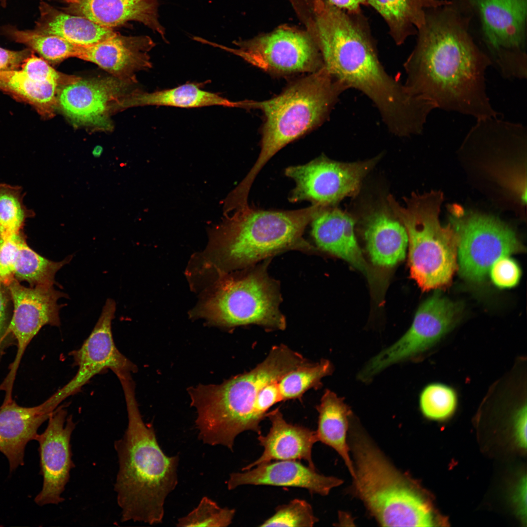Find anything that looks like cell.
I'll use <instances>...</instances> for the list:
<instances>
[{
  "mask_svg": "<svg viewBox=\"0 0 527 527\" xmlns=\"http://www.w3.org/2000/svg\"><path fill=\"white\" fill-rule=\"evenodd\" d=\"M460 305L436 294L416 312L412 324L394 344L372 358L364 367L373 377L387 367L421 354L434 346L457 324Z\"/></svg>",
  "mask_w": 527,
  "mask_h": 527,
  "instance_id": "5bb4252c",
  "label": "cell"
},
{
  "mask_svg": "<svg viewBox=\"0 0 527 527\" xmlns=\"http://www.w3.org/2000/svg\"><path fill=\"white\" fill-rule=\"evenodd\" d=\"M516 494L517 503L519 507V511L522 514L526 515V499H527V480L526 477L523 478L519 484Z\"/></svg>",
  "mask_w": 527,
  "mask_h": 527,
  "instance_id": "ee69618b",
  "label": "cell"
},
{
  "mask_svg": "<svg viewBox=\"0 0 527 527\" xmlns=\"http://www.w3.org/2000/svg\"><path fill=\"white\" fill-rule=\"evenodd\" d=\"M55 410L46 401L24 407L13 400L0 407V451L8 459L10 472L24 464L27 444L35 440L38 428Z\"/></svg>",
  "mask_w": 527,
  "mask_h": 527,
  "instance_id": "603a6c76",
  "label": "cell"
},
{
  "mask_svg": "<svg viewBox=\"0 0 527 527\" xmlns=\"http://www.w3.org/2000/svg\"><path fill=\"white\" fill-rule=\"evenodd\" d=\"M347 89L324 66L294 83L279 96L264 101H244L243 108L261 110L265 117L259 157L241 182L250 189L268 160L288 143L320 124Z\"/></svg>",
  "mask_w": 527,
  "mask_h": 527,
  "instance_id": "8992f818",
  "label": "cell"
},
{
  "mask_svg": "<svg viewBox=\"0 0 527 527\" xmlns=\"http://www.w3.org/2000/svg\"><path fill=\"white\" fill-rule=\"evenodd\" d=\"M489 271L493 283L501 288L515 286L521 276V270L517 264L507 256L496 261Z\"/></svg>",
  "mask_w": 527,
  "mask_h": 527,
  "instance_id": "f35d334b",
  "label": "cell"
},
{
  "mask_svg": "<svg viewBox=\"0 0 527 527\" xmlns=\"http://www.w3.org/2000/svg\"><path fill=\"white\" fill-rule=\"evenodd\" d=\"M159 0H72L64 10L113 29L130 21L142 23L166 41L159 20Z\"/></svg>",
  "mask_w": 527,
  "mask_h": 527,
  "instance_id": "7402d4cb",
  "label": "cell"
},
{
  "mask_svg": "<svg viewBox=\"0 0 527 527\" xmlns=\"http://www.w3.org/2000/svg\"><path fill=\"white\" fill-rule=\"evenodd\" d=\"M364 237L374 264L390 267L405 259L408 244L407 234L389 207L377 208L366 216Z\"/></svg>",
  "mask_w": 527,
  "mask_h": 527,
  "instance_id": "d4e9b609",
  "label": "cell"
},
{
  "mask_svg": "<svg viewBox=\"0 0 527 527\" xmlns=\"http://www.w3.org/2000/svg\"><path fill=\"white\" fill-rule=\"evenodd\" d=\"M64 0V1H66L67 2H68V3H70V2H71V1L72 0Z\"/></svg>",
  "mask_w": 527,
  "mask_h": 527,
  "instance_id": "bcb514c9",
  "label": "cell"
},
{
  "mask_svg": "<svg viewBox=\"0 0 527 527\" xmlns=\"http://www.w3.org/2000/svg\"><path fill=\"white\" fill-rule=\"evenodd\" d=\"M466 0L427 9L416 45L404 63V83L414 96L436 108L477 119L497 117L486 84L491 62L469 31Z\"/></svg>",
  "mask_w": 527,
  "mask_h": 527,
  "instance_id": "6da1fadb",
  "label": "cell"
},
{
  "mask_svg": "<svg viewBox=\"0 0 527 527\" xmlns=\"http://www.w3.org/2000/svg\"><path fill=\"white\" fill-rule=\"evenodd\" d=\"M318 521L308 502L295 499L287 504L278 506L275 513L260 526L313 527Z\"/></svg>",
  "mask_w": 527,
  "mask_h": 527,
  "instance_id": "8d00e7d4",
  "label": "cell"
},
{
  "mask_svg": "<svg viewBox=\"0 0 527 527\" xmlns=\"http://www.w3.org/2000/svg\"><path fill=\"white\" fill-rule=\"evenodd\" d=\"M235 512V509L222 507L204 496L195 508L178 519L176 526L226 527L232 523Z\"/></svg>",
  "mask_w": 527,
  "mask_h": 527,
  "instance_id": "d590c367",
  "label": "cell"
},
{
  "mask_svg": "<svg viewBox=\"0 0 527 527\" xmlns=\"http://www.w3.org/2000/svg\"><path fill=\"white\" fill-rule=\"evenodd\" d=\"M116 303L108 299L91 333L79 349L70 353L78 370L65 385L47 399L57 408L65 399L79 392L92 377L110 369L115 374L134 372L137 366L117 348L113 339L112 321Z\"/></svg>",
  "mask_w": 527,
  "mask_h": 527,
  "instance_id": "2e32d148",
  "label": "cell"
},
{
  "mask_svg": "<svg viewBox=\"0 0 527 527\" xmlns=\"http://www.w3.org/2000/svg\"><path fill=\"white\" fill-rule=\"evenodd\" d=\"M448 210L458 237V266L465 279L480 282L498 259L525 250L514 231L498 219L455 204Z\"/></svg>",
  "mask_w": 527,
  "mask_h": 527,
  "instance_id": "30bf717a",
  "label": "cell"
},
{
  "mask_svg": "<svg viewBox=\"0 0 527 527\" xmlns=\"http://www.w3.org/2000/svg\"><path fill=\"white\" fill-rule=\"evenodd\" d=\"M199 83H186L175 88L152 92L135 91L117 101L115 109L131 107L156 105L181 108H196L210 106L242 107V101H233L219 94L201 89Z\"/></svg>",
  "mask_w": 527,
  "mask_h": 527,
  "instance_id": "4316f807",
  "label": "cell"
},
{
  "mask_svg": "<svg viewBox=\"0 0 527 527\" xmlns=\"http://www.w3.org/2000/svg\"><path fill=\"white\" fill-rule=\"evenodd\" d=\"M72 258L69 256L60 262L49 260L31 248L23 237L20 242L15 263L14 279L26 282L32 287L53 285L56 273Z\"/></svg>",
  "mask_w": 527,
  "mask_h": 527,
  "instance_id": "4dcf8cb0",
  "label": "cell"
},
{
  "mask_svg": "<svg viewBox=\"0 0 527 527\" xmlns=\"http://www.w3.org/2000/svg\"><path fill=\"white\" fill-rule=\"evenodd\" d=\"M156 45L149 36L115 37L79 46L77 58L93 62L118 78L136 82L135 73L152 67L149 52Z\"/></svg>",
  "mask_w": 527,
  "mask_h": 527,
  "instance_id": "ffe728a7",
  "label": "cell"
},
{
  "mask_svg": "<svg viewBox=\"0 0 527 527\" xmlns=\"http://www.w3.org/2000/svg\"><path fill=\"white\" fill-rule=\"evenodd\" d=\"M458 405L456 390L443 383H433L422 390L419 398V405L426 418L441 421L450 417Z\"/></svg>",
  "mask_w": 527,
  "mask_h": 527,
  "instance_id": "e575fe53",
  "label": "cell"
},
{
  "mask_svg": "<svg viewBox=\"0 0 527 527\" xmlns=\"http://www.w3.org/2000/svg\"><path fill=\"white\" fill-rule=\"evenodd\" d=\"M9 296L7 286L0 281V330L6 321Z\"/></svg>",
  "mask_w": 527,
  "mask_h": 527,
  "instance_id": "7bdbcfd3",
  "label": "cell"
},
{
  "mask_svg": "<svg viewBox=\"0 0 527 527\" xmlns=\"http://www.w3.org/2000/svg\"><path fill=\"white\" fill-rule=\"evenodd\" d=\"M23 233L7 236L0 232V281L6 286L14 279V265Z\"/></svg>",
  "mask_w": 527,
  "mask_h": 527,
  "instance_id": "74e56055",
  "label": "cell"
},
{
  "mask_svg": "<svg viewBox=\"0 0 527 527\" xmlns=\"http://www.w3.org/2000/svg\"><path fill=\"white\" fill-rule=\"evenodd\" d=\"M32 51L29 48L13 51L0 47V72L17 70L31 55Z\"/></svg>",
  "mask_w": 527,
  "mask_h": 527,
  "instance_id": "ab89813d",
  "label": "cell"
},
{
  "mask_svg": "<svg viewBox=\"0 0 527 527\" xmlns=\"http://www.w3.org/2000/svg\"><path fill=\"white\" fill-rule=\"evenodd\" d=\"M527 404H521L513 416V426L515 437L519 445L524 448L527 446Z\"/></svg>",
  "mask_w": 527,
  "mask_h": 527,
  "instance_id": "60d3db41",
  "label": "cell"
},
{
  "mask_svg": "<svg viewBox=\"0 0 527 527\" xmlns=\"http://www.w3.org/2000/svg\"><path fill=\"white\" fill-rule=\"evenodd\" d=\"M314 10L317 13L323 8L324 2L323 0H314Z\"/></svg>",
  "mask_w": 527,
  "mask_h": 527,
  "instance_id": "f6af8a7d",
  "label": "cell"
},
{
  "mask_svg": "<svg viewBox=\"0 0 527 527\" xmlns=\"http://www.w3.org/2000/svg\"><path fill=\"white\" fill-rule=\"evenodd\" d=\"M121 384L128 419L123 436L114 444L119 463L114 489L121 521L159 524L164 517L166 498L178 483L180 457L166 455L153 427L143 421L133 381L124 379Z\"/></svg>",
  "mask_w": 527,
  "mask_h": 527,
  "instance_id": "3957f363",
  "label": "cell"
},
{
  "mask_svg": "<svg viewBox=\"0 0 527 527\" xmlns=\"http://www.w3.org/2000/svg\"><path fill=\"white\" fill-rule=\"evenodd\" d=\"M401 205L389 195L390 210L406 231L410 275L423 291L449 285L458 269V237L451 224L439 220L441 191L413 193Z\"/></svg>",
  "mask_w": 527,
  "mask_h": 527,
  "instance_id": "ba28073f",
  "label": "cell"
},
{
  "mask_svg": "<svg viewBox=\"0 0 527 527\" xmlns=\"http://www.w3.org/2000/svg\"><path fill=\"white\" fill-rule=\"evenodd\" d=\"M316 409L319 413L318 428L315 431L318 441L331 447L340 455L353 478L354 465L347 441L349 418L351 414L349 406L343 398L327 389Z\"/></svg>",
  "mask_w": 527,
  "mask_h": 527,
  "instance_id": "83f0119b",
  "label": "cell"
},
{
  "mask_svg": "<svg viewBox=\"0 0 527 527\" xmlns=\"http://www.w3.org/2000/svg\"><path fill=\"white\" fill-rule=\"evenodd\" d=\"M450 0H367L387 23L389 34L397 45L417 34L425 21L427 9L439 7Z\"/></svg>",
  "mask_w": 527,
  "mask_h": 527,
  "instance_id": "f1b7e54d",
  "label": "cell"
},
{
  "mask_svg": "<svg viewBox=\"0 0 527 527\" xmlns=\"http://www.w3.org/2000/svg\"><path fill=\"white\" fill-rule=\"evenodd\" d=\"M317 14V44L328 73L347 89L365 95L391 133L399 137L422 133L434 106L386 72L361 11L348 12L326 1Z\"/></svg>",
  "mask_w": 527,
  "mask_h": 527,
  "instance_id": "7a4b0ae2",
  "label": "cell"
},
{
  "mask_svg": "<svg viewBox=\"0 0 527 527\" xmlns=\"http://www.w3.org/2000/svg\"><path fill=\"white\" fill-rule=\"evenodd\" d=\"M62 85L56 81L35 77L22 69L0 72V90L30 103L44 117L54 116L58 93Z\"/></svg>",
  "mask_w": 527,
  "mask_h": 527,
  "instance_id": "f546056e",
  "label": "cell"
},
{
  "mask_svg": "<svg viewBox=\"0 0 527 527\" xmlns=\"http://www.w3.org/2000/svg\"><path fill=\"white\" fill-rule=\"evenodd\" d=\"M13 304V313L7 328L17 341L15 358L9 366V371L0 385V390L5 395H12L17 373L25 350L33 338L45 325L59 326L60 310L63 305L58 303L63 292L52 286L27 287L13 279L7 285Z\"/></svg>",
  "mask_w": 527,
  "mask_h": 527,
  "instance_id": "9a60e30c",
  "label": "cell"
},
{
  "mask_svg": "<svg viewBox=\"0 0 527 527\" xmlns=\"http://www.w3.org/2000/svg\"><path fill=\"white\" fill-rule=\"evenodd\" d=\"M379 157L365 161L342 162L321 156L307 163L285 170L296 186L289 200H307L312 204L330 206L344 198L355 195L362 182Z\"/></svg>",
  "mask_w": 527,
  "mask_h": 527,
  "instance_id": "4fadbf2b",
  "label": "cell"
},
{
  "mask_svg": "<svg viewBox=\"0 0 527 527\" xmlns=\"http://www.w3.org/2000/svg\"><path fill=\"white\" fill-rule=\"evenodd\" d=\"M2 31L16 42L26 45L51 63L76 57L78 52L79 46L59 36L41 34L34 30H19L9 25L3 27Z\"/></svg>",
  "mask_w": 527,
  "mask_h": 527,
  "instance_id": "1f68e13d",
  "label": "cell"
},
{
  "mask_svg": "<svg viewBox=\"0 0 527 527\" xmlns=\"http://www.w3.org/2000/svg\"><path fill=\"white\" fill-rule=\"evenodd\" d=\"M266 417L271 426L266 435H259V444L264 447L262 455L242 469H251L261 464L273 461L304 460L308 466L316 469L312 458V449L318 442L316 432L287 423L278 408L268 412Z\"/></svg>",
  "mask_w": 527,
  "mask_h": 527,
  "instance_id": "cb8c5ba5",
  "label": "cell"
},
{
  "mask_svg": "<svg viewBox=\"0 0 527 527\" xmlns=\"http://www.w3.org/2000/svg\"><path fill=\"white\" fill-rule=\"evenodd\" d=\"M323 207L311 223V234L321 249L350 264L376 284L377 273L365 261L354 233L355 221L348 213L336 208Z\"/></svg>",
  "mask_w": 527,
  "mask_h": 527,
  "instance_id": "44dd1931",
  "label": "cell"
},
{
  "mask_svg": "<svg viewBox=\"0 0 527 527\" xmlns=\"http://www.w3.org/2000/svg\"><path fill=\"white\" fill-rule=\"evenodd\" d=\"M48 420L44 431L35 439L39 444L43 484L35 502L41 506L58 505L64 500L61 494L75 467L70 442L76 424L72 416H67L66 409L58 406Z\"/></svg>",
  "mask_w": 527,
  "mask_h": 527,
  "instance_id": "e0dca14e",
  "label": "cell"
},
{
  "mask_svg": "<svg viewBox=\"0 0 527 527\" xmlns=\"http://www.w3.org/2000/svg\"><path fill=\"white\" fill-rule=\"evenodd\" d=\"M332 364L325 359L315 364L308 363L286 373L278 382L282 401L301 399L310 389L321 387L322 379L331 374Z\"/></svg>",
  "mask_w": 527,
  "mask_h": 527,
  "instance_id": "d6a6232c",
  "label": "cell"
},
{
  "mask_svg": "<svg viewBox=\"0 0 527 527\" xmlns=\"http://www.w3.org/2000/svg\"><path fill=\"white\" fill-rule=\"evenodd\" d=\"M479 16L484 52L504 78L526 79L527 0H467Z\"/></svg>",
  "mask_w": 527,
  "mask_h": 527,
  "instance_id": "8fae6325",
  "label": "cell"
},
{
  "mask_svg": "<svg viewBox=\"0 0 527 527\" xmlns=\"http://www.w3.org/2000/svg\"><path fill=\"white\" fill-rule=\"evenodd\" d=\"M323 207L317 204L275 211L248 205L224 212L225 217L211 235L212 262L226 270L246 268L285 250L311 249L303 233Z\"/></svg>",
  "mask_w": 527,
  "mask_h": 527,
  "instance_id": "5b68a950",
  "label": "cell"
},
{
  "mask_svg": "<svg viewBox=\"0 0 527 527\" xmlns=\"http://www.w3.org/2000/svg\"><path fill=\"white\" fill-rule=\"evenodd\" d=\"M23 188L0 182V232L7 236L22 233L24 223L35 213L24 204Z\"/></svg>",
  "mask_w": 527,
  "mask_h": 527,
  "instance_id": "836d02e7",
  "label": "cell"
},
{
  "mask_svg": "<svg viewBox=\"0 0 527 527\" xmlns=\"http://www.w3.org/2000/svg\"><path fill=\"white\" fill-rule=\"evenodd\" d=\"M200 42L232 53L266 71L313 73L324 66L317 44L308 36L290 29L280 28L248 41L235 42L238 48L203 38Z\"/></svg>",
  "mask_w": 527,
  "mask_h": 527,
  "instance_id": "7c38bea8",
  "label": "cell"
},
{
  "mask_svg": "<svg viewBox=\"0 0 527 527\" xmlns=\"http://www.w3.org/2000/svg\"><path fill=\"white\" fill-rule=\"evenodd\" d=\"M133 83L114 76L80 78L60 88L57 107L75 126L109 130V111Z\"/></svg>",
  "mask_w": 527,
  "mask_h": 527,
  "instance_id": "ac0fdd59",
  "label": "cell"
},
{
  "mask_svg": "<svg viewBox=\"0 0 527 527\" xmlns=\"http://www.w3.org/2000/svg\"><path fill=\"white\" fill-rule=\"evenodd\" d=\"M280 301L277 285L267 275L264 265L225 278L198 313L223 326L256 324L283 330L286 322L279 310Z\"/></svg>",
  "mask_w": 527,
  "mask_h": 527,
  "instance_id": "9c48e42d",
  "label": "cell"
},
{
  "mask_svg": "<svg viewBox=\"0 0 527 527\" xmlns=\"http://www.w3.org/2000/svg\"><path fill=\"white\" fill-rule=\"evenodd\" d=\"M350 436L354 492L371 515L384 527L433 526L431 507L414 484L363 431L353 429Z\"/></svg>",
  "mask_w": 527,
  "mask_h": 527,
  "instance_id": "52a82bcc",
  "label": "cell"
},
{
  "mask_svg": "<svg viewBox=\"0 0 527 527\" xmlns=\"http://www.w3.org/2000/svg\"><path fill=\"white\" fill-rule=\"evenodd\" d=\"M40 17L34 31L59 36L80 46L95 44L118 34L82 16L62 12L45 2L39 7Z\"/></svg>",
  "mask_w": 527,
  "mask_h": 527,
  "instance_id": "484cf974",
  "label": "cell"
},
{
  "mask_svg": "<svg viewBox=\"0 0 527 527\" xmlns=\"http://www.w3.org/2000/svg\"><path fill=\"white\" fill-rule=\"evenodd\" d=\"M242 472L231 473L226 482L227 489L243 485H265L306 489L311 494L327 495L343 481L320 474L316 469L297 460L274 461L257 465Z\"/></svg>",
  "mask_w": 527,
  "mask_h": 527,
  "instance_id": "d6986e66",
  "label": "cell"
},
{
  "mask_svg": "<svg viewBox=\"0 0 527 527\" xmlns=\"http://www.w3.org/2000/svg\"><path fill=\"white\" fill-rule=\"evenodd\" d=\"M298 352L281 344L250 371L219 385H200L189 390L197 409L198 438L204 444L222 446L233 451L237 436L247 430L261 434L260 423L267 416L259 406V398L268 384L307 364Z\"/></svg>",
  "mask_w": 527,
  "mask_h": 527,
  "instance_id": "277c9868",
  "label": "cell"
},
{
  "mask_svg": "<svg viewBox=\"0 0 527 527\" xmlns=\"http://www.w3.org/2000/svg\"><path fill=\"white\" fill-rule=\"evenodd\" d=\"M332 5L350 12H358L362 5L367 4V0H328Z\"/></svg>",
  "mask_w": 527,
  "mask_h": 527,
  "instance_id": "b9f144b4",
  "label": "cell"
}]
</instances>
